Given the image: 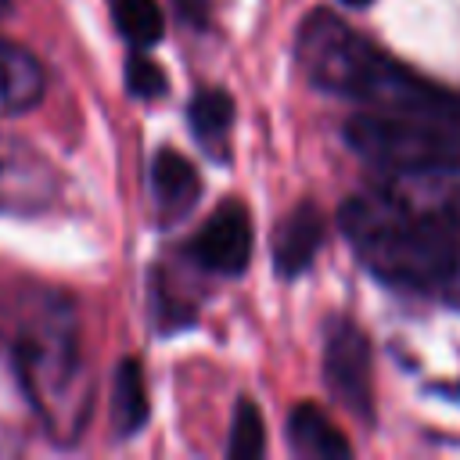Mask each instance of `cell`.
<instances>
[{
	"instance_id": "6da1fadb",
	"label": "cell",
	"mask_w": 460,
	"mask_h": 460,
	"mask_svg": "<svg viewBox=\"0 0 460 460\" xmlns=\"http://www.w3.org/2000/svg\"><path fill=\"white\" fill-rule=\"evenodd\" d=\"M295 61L302 75L334 97L359 104L363 111L417 115L460 126V93L424 79L385 47L356 32L334 11H309L295 36Z\"/></svg>"
},
{
	"instance_id": "7a4b0ae2",
	"label": "cell",
	"mask_w": 460,
	"mask_h": 460,
	"mask_svg": "<svg viewBox=\"0 0 460 460\" xmlns=\"http://www.w3.org/2000/svg\"><path fill=\"white\" fill-rule=\"evenodd\" d=\"M338 226L377 280L460 309V234L406 194L359 190L338 208Z\"/></svg>"
},
{
	"instance_id": "3957f363",
	"label": "cell",
	"mask_w": 460,
	"mask_h": 460,
	"mask_svg": "<svg viewBox=\"0 0 460 460\" xmlns=\"http://www.w3.org/2000/svg\"><path fill=\"white\" fill-rule=\"evenodd\" d=\"M14 370L50 438L72 442L90 417V374L75 309L65 295H32L14 327Z\"/></svg>"
},
{
	"instance_id": "277c9868",
	"label": "cell",
	"mask_w": 460,
	"mask_h": 460,
	"mask_svg": "<svg viewBox=\"0 0 460 460\" xmlns=\"http://www.w3.org/2000/svg\"><path fill=\"white\" fill-rule=\"evenodd\" d=\"M341 133L345 144L377 172L399 180L460 176V126L417 115L359 111Z\"/></svg>"
},
{
	"instance_id": "5b68a950",
	"label": "cell",
	"mask_w": 460,
	"mask_h": 460,
	"mask_svg": "<svg viewBox=\"0 0 460 460\" xmlns=\"http://www.w3.org/2000/svg\"><path fill=\"white\" fill-rule=\"evenodd\" d=\"M323 381L352 417L370 420L374 417V363H370V341L367 334L345 320L334 316L323 334Z\"/></svg>"
},
{
	"instance_id": "8992f818",
	"label": "cell",
	"mask_w": 460,
	"mask_h": 460,
	"mask_svg": "<svg viewBox=\"0 0 460 460\" xmlns=\"http://www.w3.org/2000/svg\"><path fill=\"white\" fill-rule=\"evenodd\" d=\"M58 187V169L40 147L22 137L0 133V212H43L54 205Z\"/></svg>"
},
{
	"instance_id": "52a82bcc",
	"label": "cell",
	"mask_w": 460,
	"mask_h": 460,
	"mask_svg": "<svg viewBox=\"0 0 460 460\" xmlns=\"http://www.w3.org/2000/svg\"><path fill=\"white\" fill-rule=\"evenodd\" d=\"M187 255L208 273H223V277L241 273L252 259L248 208L237 198H226L223 205H216L212 216L201 223V230L187 241Z\"/></svg>"
},
{
	"instance_id": "ba28073f",
	"label": "cell",
	"mask_w": 460,
	"mask_h": 460,
	"mask_svg": "<svg viewBox=\"0 0 460 460\" xmlns=\"http://www.w3.org/2000/svg\"><path fill=\"white\" fill-rule=\"evenodd\" d=\"M47 72L40 58L11 40H0V115H22L43 101Z\"/></svg>"
},
{
	"instance_id": "9c48e42d",
	"label": "cell",
	"mask_w": 460,
	"mask_h": 460,
	"mask_svg": "<svg viewBox=\"0 0 460 460\" xmlns=\"http://www.w3.org/2000/svg\"><path fill=\"white\" fill-rule=\"evenodd\" d=\"M320 244H323V216H320L316 205L302 201L298 208L288 212V219L273 234V262H277V273L298 277L302 270H309V262L316 259Z\"/></svg>"
},
{
	"instance_id": "30bf717a",
	"label": "cell",
	"mask_w": 460,
	"mask_h": 460,
	"mask_svg": "<svg viewBox=\"0 0 460 460\" xmlns=\"http://www.w3.org/2000/svg\"><path fill=\"white\" fill-rule=\"evenodd\" d=\"M151 190H155V201L165 216H183L198 194H201V180H198V169L172 147H162L155 158H151Z\"/></svg>"
},
{
	"instance_id": "8fae6325",
	"label": "cell",
	"mask_w": 460,
	"mask_h": 460,
	"mask_svg": "<svg viewBox=\"0 0 460 460\" xmlns=\"http://www.w3.org/2000/svg\"><path fill=\"white\" fill-rule=\"evenodd\" d=\"M288 438L298 456H316V460H341L352 453L349 438L331 424V417L316 402H298L288 417Z\"/></svg>"
},
{
	"instance_id": "7c38bea8",
	"label": "cell",
	"mask_w": 460,
	"mask_h": 460,
	"mask_svg": "<svg viewBox=\"0 0 460 460\" xmlns=\"http://www.w3.org/2000/svg\"><path fill=\"white\" fill-rule=\"evenodd\" d=\"M147 420V385H144V370L133 356H126L115 367V381H111V424L115 431L126 438L133 435L140 424Z\"/></svg>"
},
{
	"instance_id": "4fadbf2b",
	"label": "cell",
	"mask_w": 460,
	"mask_h": 460,
	"mask_svg": "<svg viewBox=\"0 0 460 460\" xmlns=\"http://www.w3.org/2000/svg\"><path fill=\"white\" fill-rule=\"evenodd\" d=\"M187 122H190V133L205 147H216L226 137L230 122H234V101H230V93L212 90V86L208 90H198L190 97V104H187Z\"/></svg>"
},
{
	"instance_id": "5bb4252c",
	"label": "cell",
	"mask_w": 460,
	"mask_h": 460,
	"mask_svg": "<svg viewBox=\"0 0 460 460\" xmlns=\"http://www.w3.org/2000/svg\"><path fill=\"white\" fill-rule=\"evenodd\" d=\"M115 25L133 47H151L165 32V14L158 0H115Z\"/></svg>"
},
{
	"instance_id": "9a60e30c",
	"label": "cell",
	"mask_w": 460,
	"mask_h": 460,
	"mask_svg": "<svg viewBox=\"0 0 460 460\" xmlns=\"http://www.w3.org/2000/svg\"><path fill=\"white\" fill-rule=\"evenodd\" d=\"M406 194V190H399ZM417 208H424L428 216H435L438 223H446L449 230L460 234V180L449 176H424V187L406 194Z\"/></svg>"
},
{
	"instance_id": "2e32d148",
	"label": "cell",
	"mask_w": 460,
	"mask_h": 460,
	"mask_svg": "<svg viewBox=\"0 0 460 460\" xmlns=\"http://www.w3.org/2000/svg\"><path fill=\"white\" fill-rule=\"evenodd\" d=\"M266 449V428H262V413L252 399H241L237 410H234V420H230V442H226V453L234 460H252Z\"/></svg>"
},
{
	"instance_id": "e0dca14e",
	"label": "cell",
	"mask_w": 460,
	"mask_h": 460,
	"mask_svg": "<svg viewBox=\"0 0 460 460\" xmlns=\"http://www.w3.org/2000/svg\"><path fill=\"white\" fill-rule=\"evenodd\" d=\"M126 86H129L133 97L155 101V97L165 93V72H162V65H155V61L137 47V54L126 61Z\"/></svg>"
},
{
	"instance_id": "ac0fdd59",
	"label": "cell",
	"mask_w": 460,
	"mask_h": 460,
	"mask_svg": "<svg viewBox=\"0 0 460 460\" xmlns=\"http://www.w3.org/2000/svg\"><path fill=\"white\" fill-rule=\"evenodd\" d=\"M172 11L180 14V22H187L190 29H205L208 25V0H172Z\"/></svg>"
},
{
	"instance_id": "d6986e66",
	"label": "cell",
	"mask_w": 460,
	"mask_h": 460,
	"mask_svg": "<svg viewBox=\"0 0 460 460\" xmlns=\"http://www.w3.org/2000/svg\"><path fill=\"white\" fill-rule=\"evenodd\" d=\"M341 4H349V7H367L370 0H341Z\"/></svg>"
},
{
	"instance_id": "ffe728a7",
	"label": "cell",
	"mask_w": 460,
	"mask_h": 460,
	"mask_svg": "<svg viewBox=\"0 0 460 460\" xmlns=\"http://www.w3.org/2000/svg\"><path fill=\"white\" fill-rule=\"evenodd\" d=\"M7 7H11V0H0V14H4V11H7Z\"/></svg>"
}]
</instances>
